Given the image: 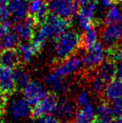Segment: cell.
<instances>
[{
    "label": "cell",
    "mask_w": 122,
    "mask_h": 123,
    "mask_svg": "<svg viewBox=\"0 0 122 123\" xmlns=\"http://www.w3.org/2000/svg\"><path fill=\"white\" fill-rule=\"evenodd\" d=\"M104 96L108 100H116V99L122 97V81L121 80L115 79L111 80L104 89Z\"/></svg>",
    "instance_id": "9a60e30c"
},
{
    "label": "cell",
    "mask_w": 122,
    "mask_h": 123,
    "mask_svg": "<svg viewBox=\"0 0 122 123\" xmlns=\"http://www.w3.org/2000/svg\"><path fill=\"white\" fill-rule=\"evenodd\" d=\"M117 2H119L120 3H121L122 4V0H117Z\"/></svg>",
    "instance_id": "f35d334b"
},
{
    "label": "cell",
    "mask_w": 122,
    "mask_h": 123,
    "mask_svg": "<svg viewBox=\"0 0 122 123\" xmlns=\"http://www.w3.org/2000/svg\"><path fill=\"white\" fill-rule=\"evenodd\" d=\"M105 60V51L101 43L96 42L92 47L86 49L83 55L82 62L87 69H93L99 66Z\"/></svg>",
    "instance_id": "8992f818"
},
{
    "label": "cell",
    "mask_w": 122,
    "mask_h": 123,
    "mask_svg": "<svg viewBox=\"0 0 122 123\" xmlns=\"http://www.w3.org/2000/svg\"><path fill=\"white\" fill-rule=\"evenodd\" d=\"M13 76H14L15 86L20 90H23L25 86L29 82L28 73L20 67H15L13 70Z\"/></svg>",
    "instance_id": "44dd1931"
},
{
    "label": "cell",
    "mask_w": 122,
    "mask_h": 123,
    "mask_svg": "<svg viewBox=\"0 0 122 123\" xmlns=\"http://www.w3.org/2000/svg\"><path fill=\"white\" fill-rule=\"evenodd\" d=\"M8 113L13 120H23L30 114V105L24 98H14L8 104Z\"/></svg>",
    "instance_id": "52a82bcc"
},
{
    "label": "cell",
    "mask_w": 122,
    "mask_h": 123,
    "mask_svg": "<svg viewBox=\"0 0 122 123\" xmlns=\"http://www.w3.org/2000/svg\"><path fill=\"white\" fill-rule=\"evenodd\" d=\"M121 15H122V12L121 11L119 7L116 6V5H113L112 7L110 8V9L106 13L103 22L105 25L116 24L117 22H119Z\"/></svg>",
    "instance_id": "603a6c76"
},
{
    "label": "cell",
    "mask_w": 122,
    "mask_h": 123,
    "mask_svg": "<svg viewBox=\"0 0 122 123\" xmlns=\"http://www.w3.org/2000/svg\"><path fill=\"white\" fill-rule=\"evenodd\" d=\"M83 65L82 59L76 55H71L61 62L54 68V72L61 77L70 75L77 72Z\"/></svg>",
    "instance_id": "ba28073f"
},
{
    "label": "cell",
    "mask_w": 122,
    "mask_h": 123,
    "mask_svg": "<svg viewBox=\"0 0 122 123\" xmlns=\"http://www.w3.org/2000/svg\"><path fill=\"white\" fill-rule=\"evenodd\" d=\"M76 102L80 107L86 105L88 104H90L91 103V96H90V94L86 91H82L77 96Z\"/></svg>",
    "instance_id": "4316f807"
},
{
    "label": "cell",
    "mask_w": 122,
    "mask_h": 123,
    "mask_svg": "<svg viewBox=\"0 0 122 123\" xmlns=\"http://www.w3.org/2000/svg\"><path fill=\"white\" fill-rule=\"evenodd\" d=\"M9 15L10 12L8 8V6L4 4H0V25L8 19Z\"/></svg>",
    "instance_id": "4dcf8cb0"
},
{
    "label": "cell",
    "mask_w": 122,
    "mask_h": 123,
    "mask_svg": "<svg viewBox=\"0 0 122 123\" xmlns=\"http://www.w3.org/2000/svg\"><path fill=\"white\" fill-rule=\"evenodd\" d=\"M31 123H59L58 118H56L52 114H48L42 117H34Z\"/></svg>",
    "instance_id": "83f0119b"
},
{
    "label": "cell",
    "mask_w": 122,
    "mask_h": 123,
    "mask_svg": "<svg viewBox=\"0 0 122 123\" xmlns=\"http://www.w3.org/2000/svg\"><path fill=\"white\" fill-rule=\"evenodd\" d=\"M7 6H8L10 13L13 14V20L15 22L24 19L29 13V5L24 0L23 1L9 0Z\"/></svg>",
    "instance_id": "7c38bea8"
},
{
    "label": "cell",
    "mask_w": 122,
    "mask_h": 123,
    "mask_svg": "<svg viewBox=\"0 0 122 123\" xmlns=\"http://www.w3.org/2000/svg\"><path fill=\"white\" fill-rule=\"evenodd\" d=\"M96 114L98 119L100 120L102 123H110L112 121V117H114L110 105L107 103H101L98 105Z\"/></svg>",
    "instance_id": "ffe728a7"
},
{
    "label": "cell",
    "mask_w": 122,
    "mask_h": 123,
    "mask_svg": "<svg viewBox=\"0 0 122 123\" xmlns=\"http://www.w3.org/2000/svg\"><path fill=\"white\" fill-rule=\"evenodd\" d=\"M11 22L8 19H7L6 21H4L3 24L0 25V38L4 34H6L8 31L11 30Z\"/></svg>",
    "instance_id": "1f68e13d"
},
{
    "label": "cell",
    "mask_w": 122,
    "mask_h": 123,
    "mask_svg": "<svg viewBox=\"0 0 122 123\" xmlns=\"http://www.w3.org/2000/svg\"><path fill=\"white\" fill-rule=\"evenodd\" d=\"M92 123H102V122H101V121H100V120H99V119H97V120L93 121V122H92Z\"/></svg>",
    "instance_id": "8d00e7d4"
},
{
    "label": "cell",
    "mask_w": 122,
    "mask_h": 123,
    "mask_svg": "<svg viewBox=\"0 0 122 123\" xmlns=\"http://www.w3.org/2000/svg\"><path fill=\"white\" fill-rule=\"evenodd\" d=\"M71 25V22L69 18H64L55 13H50L47 18L38 29L37 34L34 36L46 41L49 38L54 37L58 34L67 30Z\"/></svg>",
    "instance_id": "7a4b0ae2"
},
{
    "label": "cell",
    "mask_w": 122,
    "mask_h": 123,
    "mask_svg": "<svg viewBox=\"0 0 122 123\" xmlns=\"http://www.w3.org/2000/svg\"><path fill=\"white\" fill-rule=\"evenodd\" d=\"M38 24L35 18L29 14L21 21L15 22L13 26V30L17 34L22 40H30L34 36V29Z\"/></svg>",
    "instance_id": "277c9868"
},
{
    "label": "cell",
    "mask_w": 122,
    "mask_h": 123,
    "mask_svg": "<svg viewBox=\"0 0 122 123\" xmlns=\"http://www.w3.org/2000/svg\"><path fill=\"white\" fill-rule=\"evenodd\" d=\"M119 23H120V26H121V29H122V15H121V18H120V20H119Z\"/></svg>",
    "instance_id": "74e56055"
},
{
    "label": "cell",
    "mask_w": 122,
    "mask_h": 123,
    "mask_svg": "<svg viewBox=\"0 0 122 123\" xmlns=\"http://www.w3.org/2000/svg\"><path fill=\"white\" fill-rule=\"evenodd\" d=\"M98 34L97 32L94 29H90L85 31V34L82 35L80 39V46L85 48V49H90L97 42Z\"/></svg>",
    "instance_id": "7402d4cb"
},
{
    "label": "cell",
    "mask_w": 122,
    "mask_h": 123,
    "mask_svg": "<svg viewBox=\"0 0 122 123\" xmlns=\"http://www.w3.org/2000/svg\"><path fill=\"white\" fill-rule=\"evenodd\" d=\"M122 37V29L116 24L106 25L103 29L101 39L105 46L108 48L116 44Z\"/></svg>",
    "instance_id": "8fae6325"
},
{
    "label": "cell",
    "mask_w": 122,
    "mask_h": 123,
    "mask_svg": "<svg viewBox=\"0 0 122 123\" xmlns=\"http://www.w3.org/2000/svg\"><path fill=\"white\" fill-rule=\"evenodd\" d=\"M18 51L19 54L20 60L24 63L29 62L32 60L33 56L36 55L30 44H18Z\"/></svg>",
    "instance_id": "cb8c5ba5"
},
{
    "label": "cell",
    "mask_w": 122,
    "mask_h": 123,
    "mask_svg": "<svg viewBox=\"0 0 122 123\" xmlns=\"http://www.w3.org/2000/svg\"><path fill=\"white\" fill-rule=\"evenodd\" d=\"M8 2H9V0H0V4L7 5V4H8Z\"/></svg>",
    "instance_id": "d590c367"
},
{
    "label": "cell",
    "mask_w": 122,
    "mask_h": 123,
    "mask_svg": "<svg viewBox=\"0 0 122 123\" xmlns=\"http://www.w3.org/2000/svg\"><path fill=\"white\" fill-rule=\"evenodd\" d=\"M98 3H99L102 8H110L114 5V0H98Z\"/></svg>",
    "instance_id": "836d02e7"
},
{
    "label": "cell",
    "mask_w": 122,
    "mask_h": 123,
    "mask_svg": "<svg viewBox=\"0 0 122 123\" xmlns=\"http://www.w3.org/2000/svg\"><path fill=\"white\" fill-rule=\"evenodd\" d=\"M116 66V71H115V77L116 79L122 80V61L117 62L115 65Z\"/></svg>",
    "instance_id": "d6a6232c"
},
{
    "label": "cell",
    "mask_w": 122,
    "mask_h": 123,
    "mask_svg": "<svg viewBox=\"0 0 122 123\" xmlns=\"http://www.w3.org/2000/svg\"><path fill=\"white\" fill-rule=\"evenodd\" d=\"M110 123H122V117H121V116L116 117V118L111 121Z\"/></svg>",
    "instance_id": "e575fe53"
},
{
    "label": "cell",
    "mask_w": 122,
    "mask_h": 123,
    "mask_svg": "<svg viewBox=\"0 0 122 123\" xmlns=\"http://www.w3.org/2000/svg\"><path fill=\"white\" fill-rule=\"evenodd\" d=\"M115 71H116L115 63L110 61V60H107L104 63L102 62L99 65L97 74L100 76L107 83L110 80H113V78L115 77Z\"/></svg>",
    "instance_id": "d6986e66"
},
{
    "label": "cell",
    "mask_w": 122,
    "mask_h": 123,
    "mask_svg": "<svg viewBox=\"0 0 122 123\" xmlns=\"http://www.w3.org/2000/svg\"><path fill=\"white\" fill-rule=\"evenodd\" d=\"M105 81L102 79L99 75L96 74L94 76L91 83V88L92 90L97 94H99L102 91H104V89L105 87Z\"/></svg>",
    "instance_id": "484cf974"
},
{
    "label": "cell",
    "mask_w": 122,
    "mask_h": 123,
    "mask_svg": "<svg viewBox=\"0 0 122 123\" xmlns=\"http://www.w3.org/2000/svg\"><path fill=\"white\" fill-rule=\"evenodd\" d=\"M19 37L17 35L14 31H8L6 34L0 38V52L3 50L13 49L19 44Z\"/></svg>",
    "instance_id": "ac0fdd59"
},
{
    "label": "cell",
    "mask_w": 122,
    "mask_h": 123,
    "mask_svg": "<svg viewBox=\"0 0 122 123\" xmlns=\"http://www.w3.org/2000/svg\"><path fill=\"white\" fill-rule=\"evenodd\" d=\"M95 109L92 103L81 106L74 113L75 123H92L95 116Z\"/></svg>",
    "instance_id": "5bb4252c"
},
{
    "label": "cell",
    "mask_w": 122,
    "mask_h": 123,
    "mask_svg": "<svg viewBox=\"0 0 122 123\" xmlns=\"http://www.w3.org/2000/svg\"><path fill=\"white\" fill-rule=\"evenodd\" d=\"M75 108L70 100L66 99L58 100L54 115L59 119H68L74 115Z\"/></svg>",
    "instance_id": "e0dca14e"
},
{
    "label": "cell",
    "mask_w": 122,
    "mask_h": 123,
    "mask_svg": "<svg viewBox=\"0 0 122 123\" xmlns=\"http://www.w3.org/2000/svg\"><path fill=\"white\" fill-rule=\"evenodd\" d=\"M110 107L114 117L121 116L122 114V97L112 100Z\"/></svg>",
    "instance_id": "f1b7e54d"
},
{
    "label": "cell",
    "mask_w": 122,
    "mask_h": 123,
    "mask_svg": "<svg viewBox=\"0 0 122 123\" xmlns=\"http://www.w3.org/2000/svg\"><path fill=\"white\" fill-rule=\"evenodd\" d=\"M78 7L79 4L75 0H50L48 3L50 13L69 19L77 14Z\"/></svg>",
    "instance_id": "3957f363"
},
{
    "label": "cell",
    "mask_w": 122,
    "mask_h": 123,
    "mask_svg": "<svg viewBox=\"0 0 122 123\" xmlns=\"http://www.w3.org/2000/svg\"><path fill=\"white\" fill-rule=\"evenodd\" d=\"M20 61L19 54L18 49H9L0 52V64L3 66L15 68Z\"/></svg>",
    "instance_id": "2e32d148"
},
{
    "label": "cell",
    "mask_w": 122,
    "mask_h": 123,
    "mask_svg": "<svg viewBox=\"0 0 122 123\" xmlns=\"http://www.w3.org/2000/svg\"><path fill=\"white\" fill-rule=\"evenodd\" d=\"M80 35L75 30H65L54 37L55 58L63 60L73 55L80 47Z\"/></svg>",
    "instance_id": "6da1fadb"
},
{
    "label": "cell",
    "mask_w": 122,
    "mask_h": 123,
    "mask_svg": "<svg viewBox=\"0 0 122 123\" xmlns=\"http://www.w3.org/2000/svg\"><path fill=\"white\" fill-rule=\"evenodd\" d=\"M114 1H115V2H117V0H114Z\"/></svg>",
    "instance_id": "ab89813d"
},
{
    "label": "cell",
    "mask_w": 122,
    "mask_h": 123,
    "mask_svg": "<svg viewBox=\"0 0 122 123\" xmlns=\"http://www.w3.org/2000/svg\"><path fill=\"white\" fill-rule=\"evenodd\" d=\"M58 99L54 93H50L44 96L32 110V115L34 117H42L48 114H54L57 105Z\"/></svg>",
    "instance_id": "9c48e42d"
},
{
    "label": "cell",
    "mask_w": 122,
    "mask_h": 123,
    "mask_svg": "<svg viewBox=\"0 0 122 123\" xmlns=\"http://www.w3.org/2000/svg\"><path fill=\"white\" fill-rule=\"evenodd\" d=\"M106 54H107L108 60L113 63L122 61V45L116 44L111 47H109Z\"/></svg>",
    "instance_id": "d4e9b609"
},
{
    "label": "cell",
    "mask_w": 122,
    "mask_h": 123,
    "mask_svg": "<svg viewBox=\"0 0 122 123\" xmlns=\"http://www.w3.org/2000/svg\"><path fill=\"white\" fill-rule=\"evenodd\" d=\"M27 1H32V0H27Z\"/></svg>",
    "instance_id": "60d3db41"
},
{
    "label": "cell",
    "mask_w": 122,
    "mask_h": 123,
    "mask_svg": "<svg viewBox=\"0 0 122 123\" xmlns=\"http://www.w3.org/2000/svg\"><path fill=\"white\" fill-rule=\"evenodd\" d=\"M23 97L30 106L36 105L47 95L44 86L37 80H29L23 89Z\"/></svg>",
    "instance_id": "5b68a950"
},
{
    "label": "cell",
    "mask_w": 122,
    "mask_h": 123,
    "mask_svg": "<svg viewBox=\"0 0 122 123\" xmlns=\"http://www.w3.org/2000/svg\"><path fill=\"white\" fill-rule=\"evenodd\" d=\"M13 70L9 67L0 66V94L6 95L13 92L15 89Z\"/></svg>",
    "instance_id": "30bf717a"
},
{
    "label": "cell",
    "mask_w": 122,
    "mask_h": 123,
    "mask_svg": "<svg viewBox=\"0 0 122 123\" xmlns=\"http://www.w3.org/2000/svg\"><path fill=\"white\" fill-rule=\"evenodd\" d=\"M44 82L48 89L54 94L63 93L64 92V91H66L67 85L64 82L61 76L57 74L55 72L46 74Z\"/></svg>",
    "instance_id": "4fadbf2b"
},
{
    "label": "cell",
    "mask_w": 122,
    "mask_h": 123,
    "mask_svg": "<svg viewBox=\"0 0 122 123\" xmlns=\"http://www.w3.org/2000/svg\"><path fill=\"white\" fill-rule=\"evenodd\" d=\"M44 0H32L29 5V13L30 14L34 15L38 10L40 8Z\"/></svg>",
    "instance_id": "f546056e"
}]
</instances>
